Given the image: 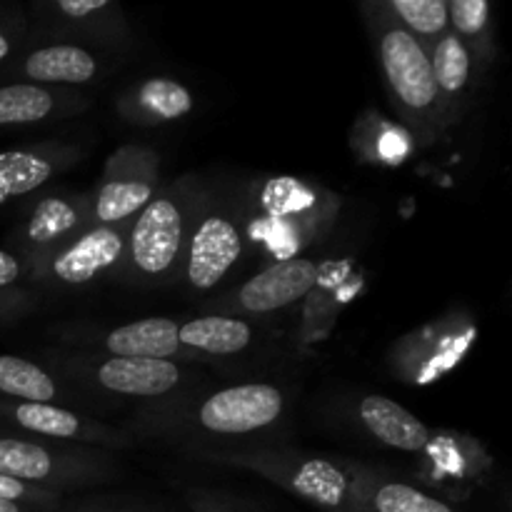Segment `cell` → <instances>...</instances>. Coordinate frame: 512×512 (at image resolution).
Wrapping results in <instances>:
<instances>
[{
	"label": "cell",
	"mask_w": 512,
	"mask_h": 512,
	"mask_svg": "<svg viewBox=\"0 0 512 512\" xmlns=\"http://www.w3.org/2000/svg\"><path fill=\"white\" fill-rule=\"evenodd\" d=\"M283 410V395L273 385H240L215 393L200 408V423L213 433H250L273 423Z\"/></svg>",
	"instance_id": "cell-1"
},
{
	"label": "cell",
	"mask_w": 512,
	"mask_h": 512,
	"mask_svg": "<svg viewBox=\"0 0 512 512\" xmlns=\"http://www.w3.org/2000/svg\"><path fill=\"white\" fill-rule=\"evenodd\" d=\"M380 55H383L388 80L405 103L413 108H425L433 103L438 85H435L428 55L413 35L405 30H390L380 45Z\"/></svg>",
	"instance_id": "cell-2"
},
{
	"label": "cell",
	"mask_w": 512,
	"mask_h": 512,
	"mask_svg": "<svg viewBox=\"0 0 512 512\" xmlns=\"http://www.w3.org/2000/svg\"><path fill=\"white\" fill-rule=\"evenodd\" d=\"M315 278L318 268L310 260H280L243 285L240 303L253 313H273L303 298L315 285Z\"/></svg>",
	"instance_id": "cell-3"
},
{
	"label": "cell",
	"mask_w": 512,
	"mask_h": 512,
	"mask_svg": "<svg viewBox=\"0 0 512 512\" xmlns=\"http://www.w3.org/2000/svg\"><path fill=\"white\" fill-rule=\"evenodd\" d=\"M183 238V220L170 200H153L133 230V258L145 273L170 268Z\"/></svg>",
	"instance_id": "cell-4"
},
{
	"label": "cell",
	"mask_w": 512,
	"mask_h": 512,
	"mask_svg": "<svg viewBox=\"0 0 512 512\" xmlns=\"http://www.w3.org/2000/svg\"><path fill=\"white\" fill-rule=\"evenodd\" d=\"M240 258V235L233 223L223 218H208L195 233L190 245L188 278L195 288L208 290L223 280Z\"/></svg>",
	"instance_id": "cell-5"
},
{
	"label": "cell",
	"mask_w": 512,
	"mask_h": 512,
	"mask_svg": "<svg viewBox=\"0 0 512 512\" xmlns=\"http://www.w3.org/2000/svg\"><path fill=\"white\" fill-rule=\"evenodd\" d=\"M360 418L368 425L370 433L390 448L415 453L430 443L428 428L415 415H410L393 400L380 398V395H370L360 403Z\"/></svg>",
	"instance_id": "cell-6"
},
{
	"label": "cell",
	"mask_w": 512,
	"mask_h": 512,
	"mask_svg": "<svg viewBox=\"0 0 512 512\" xmlns=\"http://www.w3.org/2000/svg\"><path fill=\"white\" fill-rule=\"evenodd\" d=\"M100 383L125 395H163L178 383L180 373L170 360L113 358L98 370Z\"/></svg>",
	"instance_id": "cell-7"
},
{
	"label": "cell",
	"mask_w": 512,
	"mask_h": 512,
	"mask_svg": "<svg viewBox=\"0 0 512 512\" xmlns=\"http://www.w3.org/2000/svg\"><path fill=\"white\" fill-rule=\"evenodd\" d=\"M105 343H108L113 358L165 360L180 345L178 325L168 318H145L133 325L113 330Z\"/></svg>",
	"instance_id": "cell-8"
},
{
	"label": "cell",
	"mask_w": 512,
	"mask_h": 512,
	"mask_svg": "<svg viewBox=\"0 0 512 512\" xmlns=\"http://www.w3.org/2000/svg\"><path fill=\"white\" fill-rule=\"evenodd\" d=\"M120 250H123V240L115 230L100 228L80 238L70 250H65L58 260H55L53 270L60 280L65 283H85L100 273L103 268L113 265L118 260Z\"/></svg>",
	"instance_id": "cell-9"
},
{
	"label": "cell",
	"mask_w": 512,
	"mask_h": 512,
	"mask_svg": "<svg viewBox=\"0 0 512 512\" xmlns=\"http://www.w3.org/2000/svg\"><path fill=\"white\" fill-rule=\"evenodd\" d=\"M25 73L43 83H85L95 75V60L75 45H53L35 50L25 60Z\"/></svg>",
	"instance_id": "cell-10"
},
{
	"label": "cell",
	"mask_w": 512,
	"mask_h": 512,
	"mask_svg": "<svg viewBox=\"0 0 512 512\" xmlns=\"http://www.w3.org/2000/svg\"><path fill=\"white\" fill-rule=\"evenodd\" d=\"M178 340L213 355H233L248 348L250 328L233 318H198L178 328Z\"/></svg>",
	"instance_id": "cell-11"
},
{
	"label": "cell",
	"mask_w": 512,
	"mask_h": 512,
	"mask_svg": "<svg viewBox=\"0 0 512 512\" xmlns=\"http://www.w3.org/2000/svg\"><path fill=\"white\" fill-rule=\"evenodd\" d=\"M50 173L53 168L38 155L23 153V150L0 153V205L40 188L50 178Z\"/></svg>",
	"instance_id": "cell-12"
},
{
	"label": "cell",
	"mask_w": 512,
	"mask_h": 512,
	"mask_svg": "<svg viewBox=\"0 0 512 512\" xmlns=\"http://www.w3.org/2000/svg\"><path fill=\"white\" fill-rule=\"evenodd\" d=\"M293 490L300 498L310 500V503L338 508L345 500V493H348V480L335 465L325 463V460H308L295 473Z\"/></svg>",
	"instance_id": "cell-13"
},
{
	"label": "cell",
	"mask_w": 512,
	"mask_h": 512,
	"mask_svg": "<svg viewBox=\"0 0 512 512\" xmlns=\"http://www.w3.org/2000/svg\"><path fill=\"white\" fill-rule=\"evenodd\" d=\"M0 393L30 403H45L55 398V385L38 365L13 355H0Z\"/></svg>",
	"instance_id": "cell-14"
},
{
	"label": "cell",
	"mask_w": 512,
	"mask_h": 512,
	"mask_svg": "<svg viewBox=\"0 0 512 512\" xmlns=\"http://www.w3.org/2000/svg\"><path fill=\"white\" fill-rule=\"evenodd\" d=\"M53 110V98L38 85L0 88V125L38 123Z\"/></svg>",
	"instance_id": "cell-15"
},
{
	"label": "cell",
	"mask_w": 512,
	"mask_h": 512,
	"mask_svg": "<svg viewBox=\"0 0 512 512\" xmlns=\"http://www.w3.org/2000/svg\"><path fill=\"white\" fill-rule=\"evenodd\" d=\"M53 470V460L40 445L15 438H0V475L13 480H43Z\"/></svg>",
	"instance_id": "cell-16"
},
{
	"label": "cell",
	"mask_w": 512,
	"mask_h": 512,
	"mask_svg": "<svg viewBox=\"0 0 512 512\" xmlns=\"http://www.w3.org/2000/svg\"><path fill=\"white\" fill-rule=\"evenodd\" d=\"M433 78L435 85L448 93H455V90L463 88L468 83V73H470V55L465 50V45L460 43L455 35H448L438 43L433 55Z\"/></svg>",
	"instance_id": "cell-17"
},
{
	"label": "cell",
	"mask_w": 512,
	"mask_h": 512,
	"mask_svg": "<svg viewBox=\"0 0 512 512\" xmlns=\"http://www.w3.org/2000/svg\"><path fill=\"white\" fill-rule=\"evenodd\" d=\"M15 420L33 433L53 435V438H73L80 423L68 410L53 408L48 403H23L15 408Z\"/></svg>",
	"instance_id": "cell-18"
},
{
	"label": "cell",
	"mask_w": 512,
	"mask_h": 512,
	"mask_svg": "<svg viewBox=\"0 0 512 512\" xmlns=\"http://www.w3.org/2000/svg\"><path fill=\"white\" fill-rule=\"evenodd\" d=\"M140 103L163 120L180 118V115L190 113V108H193V98H190L188 90L168 78L148 80L140 90Z\"/></svg>",
	"instance_id": "cell-19"
},
{
	"label": "cell",
	"mask_w": 512,
	"mask_h": 512,
	"mask_svg": "<svg viewBox=\"0 0 512 512\" xmlns=\"http://www.w3.org/2000/svg\"><path fill=\"white\" fill-rule=\"evenodd\" d=\"M150 200V188L145 183H108L100 190L98 198V218L103 223L123 220L133 215L135 210L143 208Z\"/></svg>",
	"instance_id": "cell-20"
},
{
	"label": "cell",
	"mask_w": 512,
	"mask_h": 512,
	"mask_svg": "<svg viewBox=\"0 0 512 512\" xmlns=\"http://www.w3.org/2000/svg\"><path fill=\"white\" fill-rule=\"evenodd\" d=\"M375 508L378 512H453L440 500H433L430 495L400 483L383 485L375 495Z\"/></svg>",
	"instance_id": "cell-21"
},
{
	"label": "cell",
	"mask_w": 512,
	"mask_h": 512,
	"mask_svg": "<svg viewBox=\"0 0 512 512\" xmlns=\"http://www.w3.org/2000/svg\"><path fill=\"white\" fill-rule=\"evenodd\" d=\"M73 225H75L73 208H70L68 203H63V200L48 198L35 208L28 235L30 240H35V243H45V240L70 230Z\"/></svg>",
	"instance_id": "cell-22"
},
{
	"label": "cell",
	"mask_w": 512,
	"mask_h": 512,
	"mask_svg": "<svg viewBox=\"0 0 512 512\" xmlns=\"http://www.w3.org/2000/svg\"><path fill=\"white\" fill-rule=\"evenodd\" d=\"M393 8L418 33L433 35L448 25V3L443 0H395Z\"/></svg>",
	"instance_id": "cell-23"
},
{
	"label": "cell",
	"mask_w": 512,
	"mask_h": 512,
	"mask_svg": "<svg viewBox=\"0 0 512 512\" xmlns=\"http://www.w3.org/2000/svg\"><path fill=\"white\" fill-rule=\"evenodd\" d=\"M448 13H453V23L458 25L460 33L475 35L488 23V3L485 0H453L448 5Z\"/></svg>",
	"instance_id": "cell-24"
},
{
	"label": "cell",
	"mask_w": 512,
	"mask_h": 512,
	"mask_svg": "<svg viewBox=\"0 0 512 512\" xmlns=\"http://www.w3.org/2000/svg\"><path fill=\"white\" fill-rule=\"evenodd\" d=\"M58 8L70 18H85V15L95 13V10L108 8V0H60Z\"/></svg>",
	"instance_id": "cell-25"
},
{
	"label": "cell",
	"mask_w": 512,
	"mask_h": 512,
	"mask_svg": "<svg viewBox=\"0 0 512 512\" xmlns=\"http://www.w3.org/2000/svg\"><path fill=\"white\" fill-rule=\"evenodd\" d=\"M0 512H20L18 503H8V500H0Z\"/></svg>",
	"instance_id": "cell-26"
},
{
	"label": "cell",
	"mask_w": 512,
	"mask_h": 512,
	"mask_svg": "<svg viewBox=\"0 0 512 512\" xmlns=\"http://www.w3.org/2000/svg\"><path fill=\"white\" fill-rule=\"evenodd\" d=\"M8 53H10V43L5 40V35H0V60H3Z\"/></svg>",
	"instance_id": "cell-27"
}]
</instances>
